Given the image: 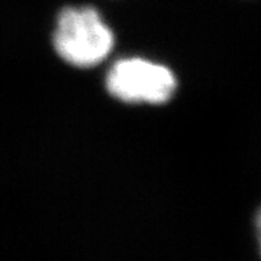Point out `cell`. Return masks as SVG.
<instances>
[{"mask_svg": "<svg viewBox=\"0 0 261 261\" xmlns=\"http://www.w3.org/2000/svg\"><path fill=\"white\" fill-rule=\"evenodd\" d=\"M108 92L124 103L163 104L176 90L172 71L158 63L139 58L121 59L107 73Z\"/></svg>", "mask_w": 261, "mask_h": 261, "instance_id": "7a4b0ae2", "label": "cell"}, {"mask_svg": "<svg viewBox=\"0 0 261 261\" xmlns=\"http://www.w3.org/2000/svg\"><path fill=\"white\" fill-rule=\"evenodd\" d=\"M254 227H256V236H257V243H258V248H260V254H261V206H260V210L257 211V213H256Z\"/></svg>", "mask_w": 261, "mask_h": 261, "instance_id": "3957f363", "label": "cell"}, {"mask_svg": "<svg viewBox=\"0 0 261 261\" xmlns=\"http://www.w3.org/2000/svg\"><path fill=\"white\" fill-rule=\"evenodd\" d=\"M114 34L90 6L65 7L60 11L54 32L58 55L75 67L99 64L114 48Z\"/></svg>", "mask_w": 261, "mask_h": 261, "instance_id": "6da1fadb", "label": "cell"}]
</instances>
